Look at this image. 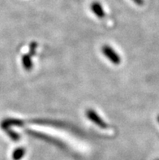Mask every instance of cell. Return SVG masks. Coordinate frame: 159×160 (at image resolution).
Instances as JSON below:
<instances>
[{"instance_id":"6da1fadb","label":"cell","mask_w":159,"mask_h":160,"mask_svg":"<svg viewBox=\"0 0 159 160\" xmlns=\"http://www.w3.org/2000/svg\"><path fill=\"white\" fill-rule=\"evenodd\" d=\"M102 51L103 55L115 65H119L121 63L120 55L108 45H104L102 47Z\"/></svg>"},{"instance_id":"7a4b0ae2","label":"cell","mask_w":159,"mask_h":160,"mask_svg":"<svg viewBox=\"0 0 159 160\" xmlns=\"http://www.w3.org/2000/svg\"><path fill=\"white\" fill-rule=\"evenodd\" d=\"M86 116L90 121L93 122L96 125L98 126L99 128H102V129H106V128H108V125H107V123L99 116V115H97V113L95 112L94 110H88L86 112Z\"/></svg>"},{"instance_id":"277c9868","label":"cell","mask_w":159,"mask_h":160,"mask_svg":"<svg viewBox=\"0 0 159 160\" xmlns=\"http://www.w3.org/2000/svg\"><path fill=\"white\" fill-rule=\"evenodd\" d=\"M26 150L24 147H19L12 152V159L13 160H20L24 156Z\"/></svg>"},{"instance_id":"5b68a950","label":"cell","mask_w":159,"mask_h":160,"mask_svg":"<svg viewBox=\"0 0 159 160\" xmlns=\"http://www.w3.org/2000/svg\"><path fill=\"white\" fill-rule=\"evenodd\" d=\"M22 64L23 67L25 70L29 71L32 68V59H31L30 56L28 55H24L22 58Z\"/></svg>"},{"instance_id":"ba28073f","label":"cell","mask_w":159,"mask_h":160,"mask_svg":"<svg viewBox=\"0 0 159 160\" xmlns=\"http://www.w3.org/2000/svg\"><path fill=\"white\" fill-rule=\"evenodd\" d=\"M157 160H159V159H157Z\"/></svg>"},{"instance_id":"52a82bcc","label":"cell","mask_w":159,"mask_h":160,"mask_svg":"<svg viewBox=\"0 0 159 160\" xmlns=\"http://www.w3.org/2000/svg\"><path fill=\"white\" fill-rule=\"evenodd\" d=\"M157 121H158V123H159V116H157Z\"/></svg>"},{"instance_id":"3957f363","label":"cell","mask_w":159,"mask_h":160,"mask_svg":"<svg viewBox=\"0 0 159 160\" xmlns=\"http://www.w3.org/2000/svg\"><path fill=\"white\" fill-rule=\"evenodd\" d=\"M91 11L93 12V14L95 16H97L99 18H104L106 16L105 12L103 10L102 7L101 3L98 2H93V3H91L90 5Z\"/></svg>"},{"instance_id":"8992f818","label":"cell","mask_w":159,"mask_h":160,"mask_svg":"<svg viewBox=\"0 0 159 160\" xmlns=\"http://www.w3.org/2000/svg\"><path fill=\"white\" fill-rule=\"evenodd\" d=\"M132 1L135 2L136 4H137V5H140V6L144 4V0H132Z\"/></svg>"}]
</instances>
